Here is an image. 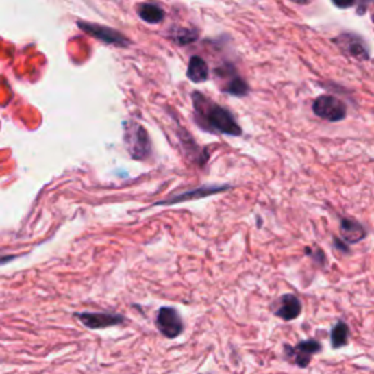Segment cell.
<instances>
[{
	"instance_id": "9c48e42d",
	"label": "cell",
	"mask_w": 374,
	"mask_h": 374,
	"mask_svg": "<svg viewBox=\"0 0 374 374\" xmlns=\"http://www.w3.org/2000/svg\"><path fill=\"white\" fill-rule=\"evenodd\" d=\"M75 317L88 329H105V327H112L122 325L125 322V317L122 314H116V313H90V312H84V313H76Z\"/></svg>"
},
{
	"instance_id": "9a60e30c",
	"label": "cell",
	"mask_w": 374,
	"mask_h": 374,
	"mask_svg": "<svg viewBox=\"0 0 374 374\" xmlns=\"http://www.w3.org/2000/svg\"><path fill=\"white\" fill-rule=\"evenodd\" d=\"M349 342V327L345 322H338L331 332V345L338 349L348 345Z\"/></svg>"
},
{
	"instance_id": "4fadbf2b",
	"label": "cell",
	"mask_w": 374,
	"mask_h": 374,
	"mask_svg": "<svg viewBox=\"0 0 374 374\" xmlns=\"http://www.w3.org/2000/svg\"><path fill=\"white\" fill-rule=\"evenodd\" d=\"M187 78L195 84H201L209 79V68L202 58L192 56L189 68H187Z\"/></svg>"
},
{
	"instance_id": "30bf717a",
	"label": "cell",
	"mask_w": 374,
	"mask_h": 374,
	"mask_svg": "<svg viewBox=\"0 0 374 374\" xmlns=\"http://www.w3.org/2000/svg\"><path fill=\"white\" fill-rule=\"evenodd\" d=\"M301 310L303 304L299 297L294 294H285L279 299V306L278 309L275 310V316H278L285 322H290L299 317L301 314Z\"/></svg>"
},
{
	"instance_id": "ba28073f",
	"label": "cell",
	"mask_w": 374,
	"mask_h": 374,
	"mask_svg": "<svg viewBox=\"0 0 374 374\" xmlns=\"http://www.w3.org/2000/svg\"><path fill=\"white\" fill-rule=\"evenodd\" d=\"M231 189V186H223V184H218V186H201V187H196V189H192V190H187V192H183L177 196H171L169 197V199L166 201H160V202H155L153 205L155 206H170V205H175V203H182V202H189V201H196V199H203V197H208V196H212V195H218V193H223L225 190Z\"/></svg>"
},
{
	"instance_id": "8992f818",
	"label": "cell",
	"mask_w": 374,
	"mask_h": 374,
	"mask_svg": "<svg viewBox=\"0 0 374 374\" xmlns=\"http://www.w3.org/2000/svg\"><path fill=\"white\" fill-rule=\"evenodd\" d=\"M158 331L169 339L177 338L184 331V323L180 313L173 307H161L155 322Z\"/></svg>"
},
{
	"instance_id": "ffe728a7",
	"label": "cell",
	"mask_w": 374,
	"mask_h": 374,
	"mask_svg": "<svg viewBox=\"0 0 374 374\" xmlns=\"http://www.w3.org/2000/svg\"><path fill=\"white\" fill-rule=\"evenodd\" d=\"M371 18H373V22H374V9H373V14H371Z\"/></svg>"
},
{
	"instance_id": "e0dca14e",
	"label": "cell",
	"mask_w": 374,
	"mask_h": 374,
	"mask_svg": "<svg viewBox=\"0 0 374 374\" xmlns=\"http://www.w3.org/2000/svg\"><path fill=\"white\" fill-rule=\"evenodd\" d=\"M334 5L340 8V9H345V8H349L353 6L356 3V0H332Z\"/></svg>"
},
{
	"instance_id": "7a4b0ae2",
	"label": "cell",
	"mask_w": 374,
	"mask_h": 374,
	"mask_svg": "<svg viewBox=\"0 0 374 374\" xmlns=\"http://www.w3.org/2000/svg\"><path fill=\"white\" fill-rule=\"evenodd\" d=\"M125 145L134 160H147L151 155V140L147 129L129 120L125 123Z\"/></svg>"
},
{
	"instance_id": "2e32d148",
	"label": "cell",
	"mask_w": 374,
	"mask_h": 374,
	"mask_svg": "<svg viewBox=\"0 0 374 374\" xmlns=\"http://www.w3.org/2000/svg\"><path fill=\"white\" fill-rule=\"evenodd\" d=\"M171 38L175 41L182 44V46H186V44H190L193 41H196L197 38V32L195 29H190V28H174L173 29V34H171Z\"/></svg>"
},
{
	"instance_id": "8fae6325",
	"label": "cell",
	"mask_w": 374,
	"mask_h": 374,
	"mask_svg": "<svg viewBox=\"0 0 374 374\" xmlns=\"http://www.w3.org/2000/svg\"><path fill=\"white\" fill-rule=\"evenodd\" d=\"M339 231H340V238H342L348 245L358 243V241L364 240L367 237L366 228L362 227L360 223L354 221V219H349V218L340 219Z\"/></svg>"
},
{
	"instance_id": "5b68a950",
	"label": "cell",
	"mask_w": 374,
	"mask_h": 374,
	"mask_svg": "<svg viewBox=\"0 0 374 374\" xmlns=\"http://www.w3.org/2000/svg\"><path fill=\"white\" fill-rule=\"evenodd\" d=\"M284 351H285V357H287L291 362H294L295 366H299L300 369H306L310 364L313 356L321 353L322 345L316 339H307V340H301V342H299L295 347L285 345Z\"/></svg>"
},
{
	"instance_id": "ac0fdd59",
	"label": "cell",
	"mask_w": 374,
	"mask_h": 374,
	"mask_svg": "<svg viewBox=\"0 0 374 374\" xmlns=\"http://www.w3.org/2000/svg\"><path fill=\"white\" fill-rule=\"evenodd\" d=\"M334 245H335V247L336 249H339V250H342V251H349V249H348V243H345V241L344 240H339V238H334Z\"/></svg>"
},
{
	"instance_id": "52a82bcc",
	"label": "cell",
	"mask_w": 374,
	"mask_h": 374,
	"mask_svg": "<svg viewBox=\"0 0 374 374\" xmlns=\"http://www.w3.org/2000/svg\"><path fill=\"white\" fill-rule=\"evenodd\" d=\"M78 27L84 32H86L88 36H91L105 44H113V46H117V47H127L130 44V41L122 34V32H119L113 28L91 24V22H85V21H78Z\"/></svg>"
},
{
	"instance_id": "d6986e66",
	"label": "cell",
	"mask_w": 374,
	"mask_h": 374,
	"mask_svg": "<svg viewBox=\"0 0 374 374\" xmlns=\"http://www.w3.org/2000/svg\"><path fill=\"white\" fill-rule=\"evenodd\" d=\"M291 2H294V3H300V5H306V3H310L312 0H291Z\"/></svg>"
},
{
	"instance_id": "277c9868",
	"label": "cell",
	"mask_w": 374,
	"mask_h": 374,
	"mask_svg": "<svg viewBox=\"0 0 374 374\" xmlns=\"http://www.w3.org/2000/svg\"><path fill=\"white\" fill-rule=\"evenodd\" d=\"M313 112L327 122H340L347 116V107L332 95H321L313 103Z\"/></svg>"
},
{
	"instance_id": "3957f363",
	"label": "cell",
	"mask_w": 374,
	"mask_h": 374,
	"mask_svg": "<svg viewBox=\"0 0 374 374\" xmlns=\"http://www.w3.org/2000/svg\"><path fill=\"white\" fill-rule=\"evenodd\" d=\"M215 78L218 82H221L219 88L229 95L234 97H243L249 92L247 82L241 78V76L236 72L233 66L224 64L223 68L215 69Z\"/></svg>"
},
{
	"instance_id": "6da1fadb",
	"label": "cell",
	"mask_w": 374,
	"mask_h": 374,
	"mask_svg": "<svg viewBox=\"0 0 374 374\" xmlns=\"http://www.w3.org/2000/svg\"><path fill=\"white\" fill-rule=\"evenodd\" d=\"M195 120L203 130L211 134H221L228 136H240L243 134L236 117L227 108L209 100L202 92H193Z\"/></svg>"
},
{
	"instance_id": "7c38bea8",
	"label": "cell",
	"mask_w": 374,
	"mask_h": 374,
	"mask_svg": "<svg viewBox=\"0 0 374 374\" xmlns=\"http://www.w3.org/2000/svg\"><path fill=\"white\" fill-rule=\"evenodd\" d=\"M336 42L340 46V49L345 50L351 56H354L360 60H367L369 59V50L366 47V44L362 42L358 37L351 36V34H344L340 36Z\"/></svg>"
},
{
	"instance_id": "5bb4252c",
	"label": "cell",
	"mask_w": 374,
	"mask_h": 374,
	"mask_svg": "<svg viewBox=\"0 0 374 374\" xmlns=\"http://www.w3.org/2000/svg\"><path fill=\"white\" fill-rule=\"evenodd\" d=\"M139 18L148 24H160L166 18L164 10L155 3H142L139 6Z\"/></svg>"
}]
</instances>
